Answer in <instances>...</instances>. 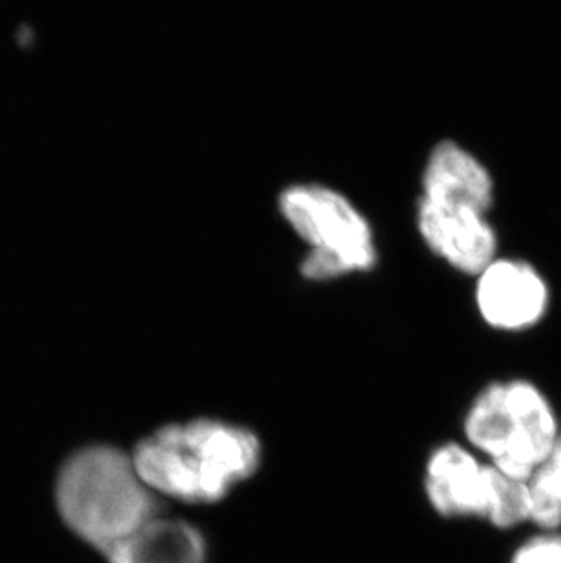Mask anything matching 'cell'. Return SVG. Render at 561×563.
Wrapping results in <instances>:
<instances>
[{"mask_svg": "<svg viewBox=\"0 0 561 563\" xmlns=\"http://www.w3.org/2000/svg\"><path fill=\"white\" fill-rule=\"evenodd\" d=\"M132 460L155 495L213 504L254 476L261 465V443L244 427L196 420L163 427L144 438Z\"/></svg>", "mask_w": 561, "mask_h": 563, "instance_id": "obj_1", "label": "cell"}, {"mask_svg": "<svg viewBox=\"0 0 561 563\" xmlns=\"http://www.w3.org/2000/svg\"><path fill=\"white\" fill-rule=\"evenodd\" d=\"M57 505L66 526L105 553L157 516L155 493L132 457L108 445L86 446L64 463Z\"/></svg>", "mask_w": 561, "mask_h": 563, "instance_id": "obj_2", "label": "cell"}, {"mask_svg": "<svg viewBox=\"0 0 561 563\" xmlns=\"http://www.w3.org/2000/svg\"><path fill=\"white\" fill-rule=\"evenodd\" d=\"M465 437L510 478L529 482L557 445L560 429L546 394L525 379L491 383L465 418Z\"/></svg>", "mask_w": 561, "mask_h": 563, "instance_id": "obj_3", "label": "cell"}, {"mask_svg": "<svg viewBox=\"0 0 561 563\" xmlns=\"http://www.w3.org/2000/svg\"><path fill=\"white\" fill-rule=\"evenodd\" d=\"M280 218L308 246L301 276L323 283L369 272L377 263L371 224L349 197L319 183H297L279 194Z\"/></svg>", "mask_w": 561, "mask_h": 563, "instance_id": "obj_4", "label": "cell"}, {"mask_svg": "<svg viewBox=\"0 0 561 563\" xmlns=\"http://www.w3.org/2000/svg\"><path fill=\"white\" fill-rule=\"evenodd\" d=\"M477 309L494 329L524 330L546 313L549 292L540 274L518 261H493L480 274Z\"/></svg>", "mask_w": 561, "mask_h": 563, "instance_id": "obj_5", "label": "cell"}, {"mask_svg": "<svg viewBox=\"0 0 561 563\" xmlns=\"http://www.w3.org/2000/svg\"><path fill=\"white\" fill-rule=\"evenodd\" d=\"M418 229L436 254L465 274H482L494 261L496 235L476 210L447 207L421 197Z\"/></svg>", "mask_w": 561, "mask_h": 563, "instance_id": "obj_6", "label": "cell"}, {"mask_svg": "<svg viewBox=\"0 0 561 563\" xmlns=\"http://www.w3.org/2000/svg\"><path fill=\"white\" fill-rule=\"evenodd\" d=\"M425 490L436 512L446 518H483L487 493V465L465 446L446 443L430 454Z\"/></svg>", "mask_w": 561, "mask_h": 563, "instance_id": "obj_7", "label": "cell"}, {"mask_svg": "<svg viewBox=\"0 0 561 563\" xmlns=\"http://www.w3.org/2000/svg\"><path fill=\"white\" fill-rule=\"evenodd\" d=\"M424 199L485 213L493 202V179L482 163L455 143H441L425 168Z\"/></svg>", "mask_w": 561, "mask_h": 563, "instance_id": "obj_8", "label": "cell"}, {"mask_svg": "<svg viewBox=\"0 0 561 563\" xmlns=\"http://www.w3.org/2000/svg\"><path fill=\"white\" fill-rule=\"evenodd\" d=\"M107 554L110 563H205L207 542L190 523L155 516Z\"/></svg>", "mask_w": 561, "mask_h": 563, "instance_id": "obj_9", "label": "cell"}, {"mask_svg": "<svg viewBox=\"0 0 561 563\" xmlns=\"http://www.w3.org/2000/svg\"><path fill=\"white\" fill-rule=\"evenodd\" d=\"M529 485L521 479H514L487 463V493L483 518L498 529L513 527L529 521Z\"/></svg>", "mask_w": 561, "mask_h": 563, "instance_id": "obj_10", "label": "cell"}, {"mask_svg": "<svg viewBox=\"0 0 561 563\" xmlns=\"http://www.w3.org/2000/svg\"><path fill=\"white\" fill-rule=\"evenodd\" d=\"M510 563H561L560 532L547 531L546 534L525 542L514 553Z\"/></svg>", "mask_w": 561, "mask_h": 563, "instance_id": "obj_11", "label": "cell"}]
</instances>
